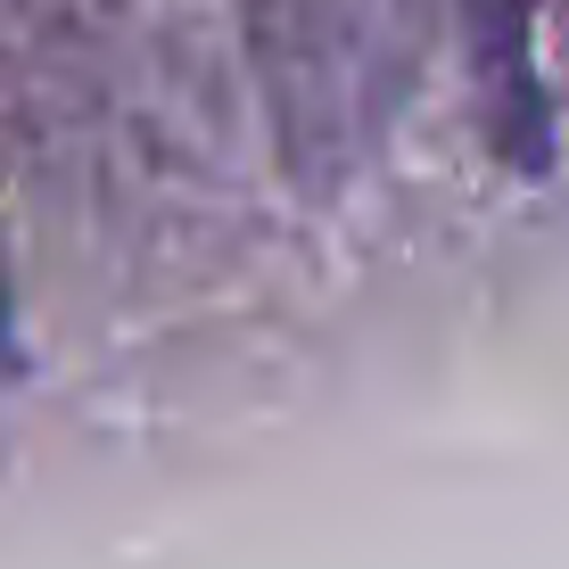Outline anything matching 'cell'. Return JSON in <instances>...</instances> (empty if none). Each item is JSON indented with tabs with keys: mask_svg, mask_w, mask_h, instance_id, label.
Segmentation results:
<instances>
[{
	"mask_svg": "<svg viewBox=\"0 0 569 569\" xmlns=\"http://www.w3.org/2000/svg\"><path fill=\"white\" fill-rule=\"evenodd\" d=\"M17 371H26V339H17V306H9V272H0V397L17 388Z\"/></svg>",
	"mask_w": 569,
	"mask_h": 569,
	"instance_id": "6da1fadb",
	"label": "cell"
}]
</instances>
